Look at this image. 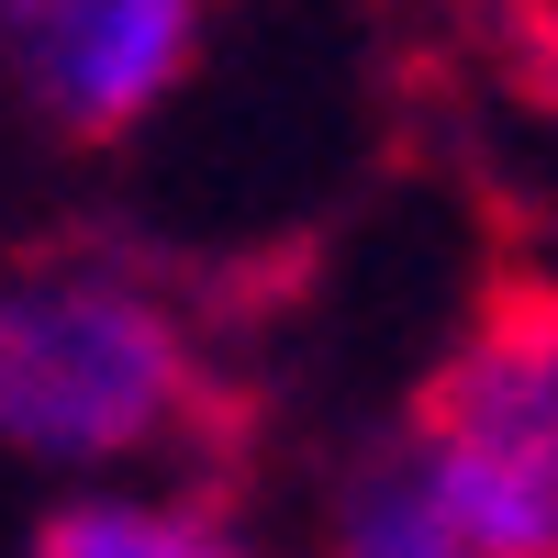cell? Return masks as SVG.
Masks as SVG:
<instances>
[{
	"label": "cell",
	"instance_id": "6da1fadb",
	"mask_svg": "<svg viewBox=\"0 0 558 558\" xmlns=\"http://www.w3.org/2000/svg\"><path fill=\"white\" fill-rule=\"evenodd\" d=\"M268 302L202 291L157 246L45 235L0 257V447L23 458H168L213 514L257 502L268 470V380L246 368V324Z\"/></svg>",
	"mask_w": 558,
	"mask_h": 558
},
{
	"label": "cell",
	"instance_id": "7a4b0ae2",
	"mask_svg": "<svg viewBox=\"0 0 558 558\" xmlns=\"http://www.w3.org/2000/svg\"><path fill=\"white\" fill-rule=\"evenodd\" d=\"M458 558H558V246L502 235L402 425Z\"/></svg>",
	"mask_w": 558,
	"mask_h": 558
},
{
	"label": "cell",
	"instance_id": "3957f363",
	"mask_svg": "<svg viewBox=\"0 0 558 558\" xmlns=\"http://www.w3.org/2000/svg\"><path fill=\"white\" fill-rule=\"evenodd\" d=\"M23 558H268L235 536V514L213 502H45Z\"/></svg>",
	"mask_w": 558,
	"mask_h": 558
},
{
	"label": "cell",
	"instance_id": "277c9868",
	"mask_svg": "<svg viewBox=\"0 0 558 558\" xmlns=\"http://www.w3.org/2000/svg\"><path fill=\"white\" fill-rule=\"evenodd\" d=\"M324 558H458L447 525H436V492H425V470H413L402 436H368L347 470H336Z\"/></svg>",
	"mask_w": 558,
	"mask_h": 558
},
{
	"label": "cell",
	"instance_id": "5b68a950",
	"mask_svg": "<svg viewBox=\"0 0 558 558\" xmlns=\"http://www.w3.org/2000/svg\"><path fill=\"white\" fill-rule=\"evenodd\" d=\"M436 12L502 78V101H525L536 123H558V0H436Z\"/></svg>",
	"mask_w": 558,
	"mask_h": 558
}]
</instances>
